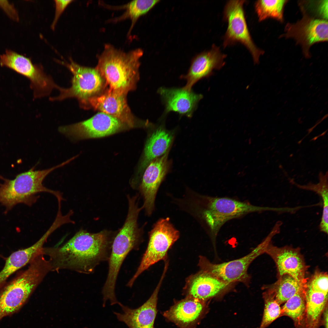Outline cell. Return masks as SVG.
I'll return each mask as SVG.
<instances>
[{
	"instance_id": "29",
	"label": "cell",
	"mask_w": 328,
	"mask_h": 328,
	"mask_svg": "<svg viewBox=\"0 0 328 328\" xmlns=\"http://www.w3.org/2000/svg\"><path fill=\"white\" fill-rule=\"evenodd\" d=\"M262 294L264 308L262 320L258 328H266L278 318L283 316L282 307L276 301L275 294L270 288Z\"/></svg>"
},
{
	"instance_id": "27",
	"label": "cell",
	"mask_w": 328,
	"mask_h": 328,
	"mask_svg": "<svg viewBox=\"0 0 328 328\" xmlns=\"http://www.w3.org/2000/svg\"><path fill=\"white\" fill-rule=\"evenodd\" d=\"M319 182L316 184L309 183L306 185H301L296 183L292 179L290 182L302 189L315 192L321 197L323 202L322 217L319 225L320 231L326 234L328 231V172L325 173L320 172L319 174Z\"/></svg>"
},
{
	"instance_id": "16",
	"label": "cell",
	"mask_w": 328,
	"mask_h": 328,
	"mask_svg": "<svg viewBox=\"0 0 328 328\" xmlns=\"http://www.w3.org/2000/svg\"><path fill=\"white\" fill-rule=\"evenodd\" d=\"M206 302L188 296L176 302L163 316L179 328H194L207 311Z\"/></svg>"
},
{
	"instance_id": "21",
	"label": "cell",
	"mask_w": 328,
	"mask_h": 328,
	"mask_svg": "<svg viewBox=\"0 0 328 328\" xmlns=\"http://www.w3.org/2000/svg\"><path fill=\"white\" fill-rule=\"evenodd\" d=\"M230 285L209 273L200 270L187 278L183 290L186 296L206 302L220 294Z\"/></svg>"
},
{
	"instance_id": "6",
	"label": "cell",
	"mask_w": 328,
	"mask_h": 328,
	"mask_svg": "<svg viewBox=\"0 0 328 328\" xmlns=\"http://www.w3.org/2000/svg\"><path fill=\"white\" fill-rule=\"evenodd\" d=\"M201 197V217L214 244L220 229L227 221L249 213L275 210L274 207L256 206L228 197Z\"/></svg>"
},
{
	"instance_id": "13",
	"label": "cell",
	"mask_w": 328,
	"mask_h": 328,
	"mask_svg": "<svg viewBox=\"0 0 328 328\" xmlns=\"http://www.w3.org/2000/svg\"><path fill=\"white\" fill-rule=\"evenodd\" d=\"M123 124L118 119L100 112L84 121L60 127L58 130L72 140L78 141L112 134L121 129Z\"/></svg>"
},
{
	"instance_id": "5",
	"label": "cell",
	"mask_w": 328,
	"mask_h": 328,
	"mask_svg": "<svg viewBox=\"0 0 328 328\" xmlns=\"http://www.w3.org/2000/svg\"><path fill=\"white\" fill-rule=\"evenodd\" d=\"M142 234L137 222L126 219L120 231L114 239L108 262L107 278L102 289L103 304L109 301L111 305L118 302L115 293L118 276L121 266L130 251L137 250L142 241Z\"/></svg>"
},
{
	"instance_id": "11",
	"label": "cell",
	"mask_w": 328,
	"mask_h": 328,
	"mask_svg": "<svg viewBox=\"0 0 328 328\" xmlns=\"http://www.w3.org/2000/svg\"><path fill=\"white\" fill-rule=\"evenodd\" d=\"M0 65L28 79L35 97L48 95L58 86L40 68L34 65L30 59L13 51L7 50L0 55Z\"/></svg>"
},
{
	"instance_id": "14",
	"label": "cell",
	"mask_w": 328,
	"mask_h": 328,
	"mask_svg": "<svg viewBox=\"0 0 328 328\" xmlns=\"http://www.w3.org/2000/svg\"><path fill=\"white\" fill-rule=\"evenodd\" d=\"M167 269L164 268L159 281L153 293L139 307L132 309L120 302L121 313L114 312L118 320L125 323L128 328H154L157 313L158 293Z\"/></svg>"
},
{
	"instance_id": "28",
	"label": "cell",
	"mask_w": 328,
	"mask_h": 328,
	"mask_svg": "<svg viewBox=\"0 0 328 328\" xmlns=\"http://www.w3.org/2000/svg\"><path fill=\"white\" fill-rule=\"evenodd\" d=\"M159 1L158 0H135L121 6L112 7L116 9H125V11L121 15L112 19L111 21L115 22L127 19H131L132 23L128 33L129 35L138 18L146 13Z\"/></svg>"
},
{
	"instance_id": "36",
	"label": "cell",
	"mask_w": 328,
	"mask_h": 328,
	"mask_svg": "<svg viewBox=\"0 0 328 328\" xmlns=\"http://www.w3.org/2000/svg\"><path fill=\"white\" fill-rule=\"evenodd\" d=\"M0 258H2L4 259L5 260V259H6L3 256V255L1 254H0Z\"/></svg>"
},
{
	"instance_id": "32",
	"label": "cell",
	"mask_w": 328,
	"mask_h": 328,
	"mask_svg": "<svg viewBox=\"0 0 328 328\" xmlns=\"http://www.w3.org/2000/svg\"><path fill=\"white\" fill-rule=\"evenodd\" d=\"M304 2L308 9L315 14L317 18L326 20L328 19V0L319 1L318 2Z\"/></svg>"
},
{
	"instance_id": "30",
	"label": "cell",
	"mask_w": 328,
	"mask_h": 328,
	"mask_svg": "<svg viewBox=\"0 0 328 328\" xmlns=\"http://www.w3.org/2000/svg\"><path fill=\"white\" fill-rule=\"evenodd\" d=\"M287 0L257 1L255 8L259 21H263L271 18L279 21L283 20V9Z\"/></svg>"
},
{
	"instance_id": "23",
	"label": "cell",
	"mask_w": 328,
	"mask_h": 328,
	"mask_svg": "<svg viewBox=\"0 0 328 328\" xmlns=\"http://www.w3.org/2000/svg\"><path fill=\"white\" fill-rule=\"evenodd\" d=\"M173 139L172 132L162 126L158 127L146 142L142 168L144 169L153 160L166 153Z\"/></svg>"
},
{
	"instance_id": "20",
	"label": "cell",
	"mask_w": 328,
	"mask_h": 328,
	"mask_svg": "<svg viewBox=\"0 0 328 328\" xmlns=\"http://www.w3.org/2000/svg\"><path fill=\"white\" fill-rule=\"evenodd\" d=\"M126 95L109 89L104 94L90 99L86 108L91 107L99 110L132 127L134 121L127 104Z\"/></svg>"
},
{
	"instance_id": "22",
	"label": "cell",
	"mask_w": 328,
	"mask_h": 328,
	"mask_svg": "<svg viewBox=\"0 0 328 328\" xmlns=\"http://www.w3.org/2000/svg\"><path fill=\"white\" fill-rule=\"evenodd\" d=\"M48 237L49 235L45 233L32 245L16 251L6 258L4 265L0 271V288L11 275L43 254V245Z\"/></svg>"
},
{
	"instance_id": "15",
	"label": "cell",
	"mask_w": 328,
	"mask_h": 328,
	"mask_svg": "<svg viewBox=\"0 0 328 328\" xmlns=\"http://www.w3.org/2000/svg\"><path fill=\"white\" fill-rule=\"evenodd\" d=\"M168 152L152 161L145 171L140 186L144 199L142 207L149 215L154 208L155 199L159 188L169 169Z\"/></svg>"
},
{
	"instance_id": "31",
	"label": "cell",
	"mask_w": 328,
	"mask_h": 328,
	"mask_svg": "<svg viewBox=\"0 0 328 328\" xmlns=\"http://www.w3.org/2000/svg\"><path fill=\"white\" fill-rule=\"evenodd\" d=\"M306 288L314 291L328 294L327 273L316 270L309 281L307 282Z\"/></svg>"
},
{
	"instance_id": "10",
	"label": "cell",
	"mask_w": 328,
	"mask_h": 328,
	"mask_svg": "<svg viewBox=\"0 0 328 328\" xmlns=\"http://www.w3.org/2000/svg\"><path fill=\"white\" fill-rule=\"evenodd\" d=\"M244 0H231L224 10V17L228 26L224 37L223 46L226 47L237 42L243 44L250 51L255 63H258L264 52L258 48L251 36L245 17Z\"/></svg>"
},
{
	"instance_id": "9",
	"label": "cell",
	"mask_w": 328,
	"mask_h": 328,
	"mask_svg": "<svg viewBox=\"0 0 328 328\" xmlns=\"http://www.w3.org/2000/svg\"><path fill=\"white\" fill-rule=\"evenodd\" d=\"M73 75L70 87L64 88L59 87L60 91L57 97H51L52 101L61 100L75 98L81 107L86 108L88 100L95 96L102 89L103 78L95 68L80 65L70 60L69 62H61Z\"/></svg>"
},
{
	"instance_id": "7",
	"label": "cell",
	"mask_w": 328,
	"mask_h": 328,
	"mask_svg": "<svg viewBox=\"0 0 328 328\" xmlns=\"http://www.w3.org/2000/svg\"><path fill=\"white\" fill-rule=\"evenodd\" d=\"M179 233L167 217L160 219L149 233L147 248L136 272L127 284L131 288L137 278L143 272L158 262L167 260V253L178 239Z\"/></svg>"
},
{
	"instance_id": "25",
	"label": "cell",
	"mask_w": 328,
	"mask_h": 328,
	"mask_svg": "<svg viewBox=\"0 0 328 328\" xmlns=\"http://www.w3.org/2000/svg\"><path fill=\"white\" fill-rule=\"evenodd\" d=\"M306 288V285L287 301L281 307L283 316L291 318L295 328H305Z\"/></svg>"
},
{
	"instance_id": "26",
	"label": "cell",
	"mask_w": 328,
	"mask_h": 328,
	"mask_svg": "<svg viewBox=\"0 0 328 328\" xmlns=\"http://www.w3.org/2000/svg\"><path fill=\"white\" fill-rule=\"evenodd\" d=\"M307 280L305 278L298 281L289 275L285 274L279 277L277 282L268 287L274 292L276 301L281 305L306 286Z\"/></svg>"
},
{
	"instance_id": "34",
	"label": "cell",
	"mask_w": 328,
	"mask_h": 328,
	"mask_svg": "<svg viewBox=\"0 0 328 328\" xmlns=\"http://www.w3.org/2000/svg\"><path fill=\"white\" fill-rule=\"evenodd\" d=\"M0 6L3 9L10 17L17 20V12L13 6L7 1H0Z\"/></svg>"
},
{
	"instance_id": "33",
	"label": "cell",
	"mask_w": 328,
	"mask_h": 328,
	"mask_svg": "<svg viewBox=\"0 0 328 328\" xmlns=\"http://www.w3.org/2000/svg\"><path fill=\"white\" fill-rule=\"evenodd\" d=\"M54 1L56 10L54 20L51 26L53 29H54L58 19L66 7L73 1L55 0Z\"/></svg>"
},
{
	"instance_id": "4",
	"label": "cell",
	"mask_w": 328,
	"mask_h": 328,
	"mask_svg": "<svg viewBox=\"0 0 328 328\" xmlns=\"http://www.w3.org/2000/svg\"><path fill=\"white\" fill-rule=\"evenodd\" d=\"M65 165L63 162L51 168L37 170H35L34 166L17 175L13 179L0 176V180L2 181L0 183V204L5 207V212H7L19 203L31 206L37 201L40 193L52 194L56 198L62 197L61 193L46 187L43 182L50 172Z\"/></svg>"
},
{
	"instance_id": "19",
	"label": "cell",
	"mask_w": 328,
	"mask_h": 328,
	"mask_svg": "<svg viewBox=\"0 0 328 328\" xmlns=\"http://www.w3.org/2000/svg\"><path fill=\"white\" fill-rule=\"evenodd\" d=\"M226 56L214 44L210 50L197 56L192 61L187 73L181 77L186 81L183 87L191 90L198 81L211 75L214 70L221 69L225 64L224 60Z\"/></svg>"
},
{
	"instance_id": "2",
	"label": "cell",
	"mask_w": 328,
	"mask_h": 328,
	"mask_svg": "<svg viewBox=\"0 0 328 328\" xmlns=\"http://www.w3.org/2000/svg\"><path fill=\"white\" fill-rule=\"evenodd\" d=\"M143 54L140 49L126 53L106 44L98 56L95 68L110 89L126 94L134 87L138 80L139 60Z\"/></svg>"
},
{
	"instance_id": "35",
	"label": "cell",
	"mask_w": 328,
	"mask_h": 328,
	"mask_svg": "<svg viewBox=\"0 0 328 328\" xmlns=\"http://www.w3.org/2000/svg\"><path fill=\"white\" fill-rule=\"evenodd\" d=\"M321 325L324 328H328V306L325 308L321 318Z\"/></svg>"
},
{
	"instance_id": "1",
	"label": "cell",
	"mask_w": 328,
	"mask_h": 328,
	"mask_svg": "<svg viewBox=\"0 0 328 328\" xmlns=\"http://www.w3.org/2000/svg\"><path fill=\"white\" fill-rule=\"evenodd\" d=\"M106 230L93 233L81 229L63 246L43 248L52 271L62 269L89 274L101 262L108 261L115 237Z\"/></svg>"
},
{
	"instance_id": "17",
	"label": "cell",
	"mask_w": 328,
	"mask_h": 328,
	"mask_svg": "<svg viewBox=\"0 0 328 328\" xmlns=\"http://www.w3.org/2000/svg\"><path fill=\"white\" fill-rule=\"evenodd\" d=\"M265 253L275 261L279 277L288 274L298 281L306 278L307 267L299 248L289 246L278 247L272 245L271 242Z\"/></svg>"
},
{
	"instance_id": "24",
	"label": "cell",
	"mask_w": 328,
	"mask_h": 328,
	"mask_svg": "<svg viewBox=\"0 0 328 328\" xmlns=\"http://www.w3.org/2000/svg\"><path fill=\"white\" fill-rule=\"evenodd\" d=\"M305 328H319L323 311L328 306V294L306 288Z\"/></svg>"
},
{
	"instance_id": "8",
	"label": "cell",
	"mask_w": 328,
	"mask_h": 328,
	"mask_svg": "<svg viewBox=\"0 0 328 328\" xmlns=\"http://www.w3.org/2000/svg\"><path fill=\"white\" fill-rule=\"evenodd\" d=\"M270 233L265 239L250 253L239 259L220 264L210 262L207 258L199 256L198 265L200 270L209 273L230 285L241 282L248 285L250 277L248 267L256 258L265 253L266 249L274 237Z\"/></svg>"
},
{
	"instance_id": "12",
	"label": "cell",
	"mask_w": 328,
	"mask_h": 328,
	"mask_svg": "<svg viewBox=\"0 0 328 328\" xmlns=\"http://www.w3.org/2000/svg\"><path fill=\"white\" fill-rule=\"evenodd\" d=\"M302 13L303 16L301 20L295 23L286 24L285 33L280 37L294 39L301 46L305 56L309 57V49L312 45L327 41L328 21Z\"/></svg>"
},
{
	"instance_id": "3",
	"label": "cell",
	"mask_w": 328,
	"mask_h": 328,
	"mask_svg": "<svg viewBox=\"0 0 328 328\" xmlns=\"http://www.w3.org/2000/svg\"><path fill=\"white\" fill-rule=\"evenodd\" d=\"M51 271L49 261L41 254L29 263L26 269L6 282L0 288V320L19 310Z\"/></svg>"
},
{
	"instance_id": "18",
	"label": "cell",
	"mask_w": 328,
	"mask_h": 328,
	"mask_svg": "<svg viewBox=\"0 0 328 328\" xmlns=\"http://www.w3.org/2000/svg\"><path fill=\"white\" fill-rule=\"evenodd\" d=\"M165 105L164 115L170 112L178 113L180 115L191 117L200 101L203 98L200 94L183 88L161 87L158 90Z\"/></svg>"
}]
</instances>
